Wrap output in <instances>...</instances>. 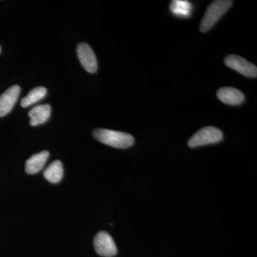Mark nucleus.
Listing matches in <instances>:
<instances>
[{
    "label": "nucleus",
    "instance_id": "9",
    "mask_svg": "<svg viewBox=\"0 0 257 257\" xmlns=\"http://www.w3.org/2000/svg\"><path fill=\"white\" fill-rule=\"evenodd\" d=\"M50 153L47 151L39 152L28 159L25 165V170L29 175L38 173L43 168L48 160Z\"/></svg>",
    "mask_w": 257,
    "mask_h": 257
},
{
    "label": "nucleus",
    "instance_id": "3",
    "mask_svg": "<svg viewBox=\"0 0 257 257\" xmlns=\"http://www.w3.org/2000/svg\"><path fill=\"white\" fill-rule=\"evenodd\" d=\"M223 137L224 135L222 132L219 128L214 126H207L201 128L189 139L188 146L194 148L210 144L218 143L222 140Z\"/></svg>",
    "mask_w": 257,
    "mask_h": 257
},
{
    "label": "nucleus",
    "instance_id": "10",
    "mask_svg": "<svg viewBox=\"0 0 257 257\" xmlns=\"http://www.w3.org/2000/svg\"><path fill=\"white\" fill-rule=\"evenodd\" d=\"M51 114L50 104H42L32 108L29 112L30 117V124L35 126L46 122Z\"/></svg>",
    "mask_w": 257,
    "mask_h": 257
},
{
    "label": "nucleus",
    "instance_id": "5",
    "mask_svg": "<svg viewBox=\"0 0 257 257\" xmlns=\"http://www.w3.org/2000/svg\"><path fill=\"white\" fill-rule=\"evenodd\" d=\"M94 246L96 252L100 256H114L117 252L114 240L106 231H100L96 235L94 239Z\"/></svg>",
    "mask_w": 257,
    "mask_h": 257
},
{
    "label": "nucleus",
    "instance_id": "13",
    "mask_svg": "<svg viewBox=\"0 0 257 257\" xmlns=\"http://www.w3.org/2000/svg\"><path fill=\"white\" fill-rule=\"evenodd\" d=\"M47 89L43 87H37L32 89L28 95L24 97L21 101V106L23 107L28 106L35 104L42 99H43L47 94Z\"/></svg>",
    "mask_w": 257,
    "mask_h": 257
},
{
    "label": "nucleus",
    "instance_id": "14",
    "mask_svg": "<svg viewBox=\"0 0 257 257\" xmlns=\"http://www.w3.org/2000/svg\"><path fill=\"white\" fill-rule=\"evenodd\" d=\"M0 51H1V48H0Z\"/></svg>",
    "mask_w": 257,
    "mask_h": 257
},
{
    "label": "nucleus",
    "instance_id": "12",
    "mask_svg": "<svg viewBox=\"0 0 257 257\" xmlns=\"http://www.w3.org/2000/svg\"><path fill=\"white\" fill-rule=\"evenodd\" d=\"M170 10L176 16L188 18L192 15V5L188 1L175 0L171 3Z\"/></svg>",
    "mask_w": 257,
    "mask_h": 257
},
{
    "label": "nucleus",
    "instance_id": "1",
    "mask_svg": "<svg viewBox=\"0 0 257 257\" xmlns=\"http://www.w3.org/2000/svg\"><path fill=\"white\" fill-rule=\"evenodd\" d=\"M93 137L97 141L115 148H128L135 143V139L130 134L106 128H96L93 132Z\"/></svg>",
    "mask_w": 257,
    "mask_h": 257
},
{
    "label": "nucleus",
    "instance_id": "6",
    "mask_svg": "<svg viewBox=\"0 0 257 257\" xmlns=\"http://www.w3.org/2000/svg\"><path fill=\"white\" fill-rule=\"evenodd\" d=\"M77 55L84 69L89 73H95L97 70V60L94 51L87 43L79 44L77 47Z\"/></svg>",
    "mask_w": 257,
    "mask_h": 257
},
{
    "label": "nucleus",
    "instance_id": "8",
    "mask_svg": "<svg viewBox=\"0 0 257 257\" xmlns=\"http://www.w3.org/2000/svg\"><path fill=\"white\" fill-rule=\"evenodd\" d=\"M216 95L219 100L229 105H239L245 99L244 94L239 89L233 87L220 88Z\"/></svg>",
    "mask_w": 257,
    "mask_h": 257
},
{
    "label": "nucleus",
    "instance_id": "11",
    "mask_svg": "<svg viewBox=\"0 0 257 257\" xmlns=\"http://www.w3.org/2000/svg\"><path fill=\"white\" fill-rule=\"evenodd\" d=\"M64 170L62 162L56 160L52 162L44 172V176L51 183H58L63 177Z\"/></svg>",
    "mask_w": 257,
    "mask_h": 257
},
{
    "label": "nucleus",
    "instance_id": "4",
    "mask_svg": "<svg viewBox=\"0 0 257 257\" xmlns=\"http://www.w3.org/2000/svg\"><path fill=\"white\" fill-rule=\"evenodd\" d=\"M224 63L229 68L246 77H256L257 67L254 64L245 60L240 56L230 55L224 59Z\"/></svg>",
    "mask_w": 257,
    "mask_h": 257
},
{
    "label": "nucleus",
    "instance_id": "2",
    "mask_svg": "<svg viewBox=\"0 0 257 257\" xmlns=\"http://www.w3.org/2000/svg\"><path fill=\"white\" fill-rule=\"evenodd\" d=\"M233 2L230 0H219L214 1L209 7L201 22L200 31L207 32L209 31L214 25L232 6Z\"/></svg>",
    "mask_w": 257,
    "mask_h": 257
},
{
    "label": "nucleus",
    "instance_id": "7",
    "mask_svg": "<svg viewBox=\"0 0 257 257\" xmlns=\"http://www.w3.org/2000/svg\"><path fill=\"white\" fill-rule=\"evenodd\" d=\"M20 86H12L0 96V117L8 114L14 107L20 95Z\"/></svg>",
    "mask_w": 257,
    "mask_h": 257
}]
</instances>
